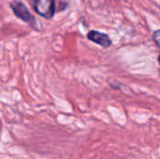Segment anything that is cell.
I'll use <instances>...</instances> for the list:
<instances>
[{"instance_id": "1", "label": "cell", "mask_w": 160, "mask_h": 159, "mask_svg": "<svg viewBox=\"0 0 160 159\" xmlns=\"http://www.w3.org/2000/svg\"><path fill=\"white\" fill-rule=\"evenodd\" d=\"M29 3L35 12L42 18L50 20L55 14V0H29Z\"/></svg>"}, {"instance_id": "2", "label": "cell", "mask_w": 160, "mask_h": 159, "mask_svg": "<svg viewBox=\"0 0 160 159\" xmlns=\"http://www.w3.org/2000/svg\"><path fill=\"white\" fill-rule=\"evenodd\" d=\"M9 7L11 8V10L13 11L14 15L19 18L20 20L23 21L24 22L28 23L32 28L34 29H38L37 26H38V23L34 18V16L31 14V12L29 11L28 7L21 1H18V0H13L10 2L9 4Z\"/></svg>"}, {"instance_id": "3", "label": "cell", "mask_w": 160, "mask_h": 159, "mask_svg": "<svg viewBox=\"0 0 160 159\" xmlns=\"http://www.w3.org/2000/svg\"><path fill=\"white\" fill-rule=\"evenodd\" d=\"M87 38L92 42L99 45L102 48H109L112 44V40L106 33H101L97 30H91L87 33Z\"/></svg>"}, {"instance_id": "4", "label": "cell", "mask_w": 160, "mask_h": 159, "mask_svg": "<svg viewBox=\"0 0 160 159\" xmlns=\"http://www.w3.org/2000/svg\"><path fill=\"white\" fill-rule=\"evenodd\" d=\"M153 40L155 41L156 45L160 49V29H158L153 34Z\"/></svg>"}, {"instance_id": "5", "label": "cell", "mask_w": 160, "mask_h": 159, "mask_svg": "<svg viewBox=\"0 0 160 159\" xmlns=\"http://www.w3.org/2000/svg\"><path fill=\"white\" fill-rule=\"evenodd\" d=\"M158 63H159V65H160V54H159V56H158Z\"/></svg>"}]
</instances>
